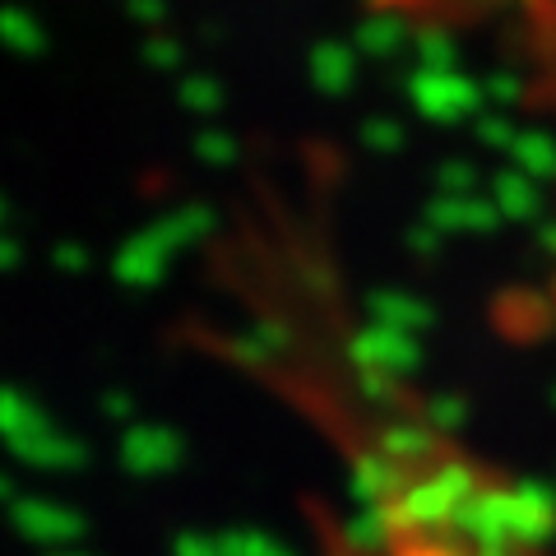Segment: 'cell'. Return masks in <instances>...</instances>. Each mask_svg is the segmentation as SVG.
Masks as SVG:
<instances>
[{
	"label": "cell",
	"mask_w": 556,
	"mask_h": 556,
	"mask_svg": "<svg viewBox=\"0 0 556 556\" xmlns=\"http://www.w3.org/2000/svg\"><path fill=\"white\" fill-rule=\"evenodd\" d=\"M552 306H556V255H552Z\"/></svg>",
	"instance_id": "6da1fadb"
}]
</instances>
